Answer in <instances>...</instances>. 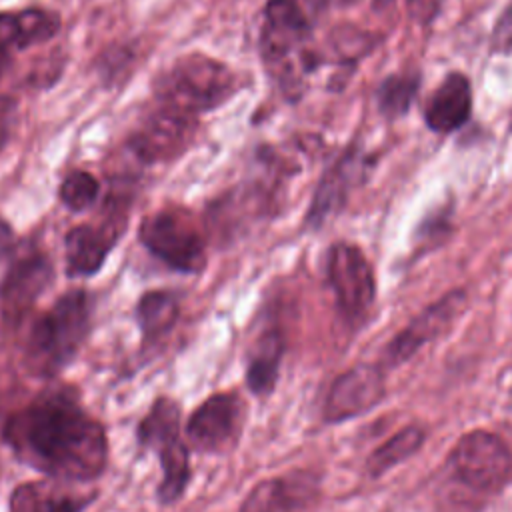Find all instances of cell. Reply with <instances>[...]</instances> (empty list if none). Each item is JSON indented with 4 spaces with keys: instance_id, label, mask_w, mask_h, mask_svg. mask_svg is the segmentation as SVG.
<instances>
[{
    "instance_id": "obj_28",
    "label": "cell",
    "mask_w": 512,
    "mask_h": 512,
    "mask_svg": "<svg viewBox=\"0 0 512 512\" xmlns=\"http://www.w3.org/2000/svg\"><path fill=\"white\" fill-rule=\"evenodd\" d=\"M18 122V100L10 94H0V152L10 142Z\"/></svg>"
},
{
    "instance_id": "obj_15",
    "label": "cell",
    "mask_w": 512,
    "mask_h": 512,
    "mask_svg": "<svg viewBox=\"0 0 512 512\" xmlns=\"http://www.w3.org/2000/svg\"><path fill=\"white\" fill-rule=\"evenodd\" d=\"M56 276L50 256L32 248L12 260L0 284V312L6 324H20Z\"/></svg>"
},
{
    "instance_id": "obj_2",
    "label": "cell",
    "mask_w": 512,
    "mask_h": 512,
    "mask_svg": "<svg viewBox=\"0 0 512 512\" xmlns=\"http://www.w3.org/2000/svg\"><path fill=\"white\" fill-rule=\"evenodd\" d=\"M312 40V14L300 0H266L258 54L268 78L288 102L304 96L308 76L324 64Z\"/></svg>"
},
{
    "instance_id": "obj_21",
    "label": "cell",
    "mask_w": 512,
    "mask_h": 512,
    "mask_svg": "<svg viewBox=\"0 0 512 512\" xmlns=\"http://www.w3.org/2000/svg\"><path fill=\"white\" fill-rule=\"evenodd\" d=\"M98 500V490L76 494L56 488L54 480H32L14 486L8 512H84Z\"/></svg>"
},
{
    "instance_id": "obj_23",
    "label": "cell",
    "mask_w": 512,
    "mask_h": 512,
    "mask_svg": "<svg viewBox=\"0 0 512 512\" xmlns=\"http://www.w3.org/2000/svg\"><path fill=\"white\" fill-rule=\"evenodd\" d=\"M422 88L420 70H396L386 74L374 90L376 110L382 120L396 122L410 114Z\"/></svg>"
},
{
    "instance_id": "obj_12",
    "label": "cell",
    "mask_w": 512,
    "mask_h": 512,
    "mask_svg": "<svg viewBox=\"0 0 512 512\" xmlns=\"http://www.w3.org/2000/svg\"><path fill=\"white\" fill-rule=\"evenodd\" d=\"M470 296L468 290L456 286L414 314L382 348L376 362L390 374L408 364L424 346L444 338L464 316Z\"/></svg>"
},
{
    "instance_id": "obj_25",
    "label": "cell",
    "mask_w": 512,
    "mask_h": 512,
    "mask_svg": "<svg viewBox=\"0 0 512 512\" xmlns=\"http://www.w3.org/2000/svg\"><path fill=\"white\" fill-rule=\"evenodd\" d=\"M100 192V180L92 172L76 168L62 178L58 186V200L66 210L80 214L96 204Z\"/></svg>"
},
{
    "instance_id": "obj_1",
    "label": "cell",
    "mask_w": 512,
    "mask_h": 512,
    "mask_svg": "<svg viewBox=\"0 0 512 512\" xmlns=\"http://www.w3.org/2000/svg\"><path fill=\"white\" fill-rule=\"evenodd\" d=\"M0 438L30 470L60 484H88L110 464L106 426L70 384H52L2 422Z\"/></svg>"
},
{
    "instance_id": "obj_20",
    "label": "cell",
    "mask_w": 512,
    "mask_h": 512,
    "mask_svg": "<svg viewBox=\"0 0 512 512\" xmlns=\"http://www.w3.org/2000/svg\"><path fill=\"white\" fill-rule=\"evenodd\" d=\"M182 316V300L178 292L168 288H152L140 294L134 304V320L140 334V352L158 346L176 328Z\"/></svg>"
},
{
    "instance_id": "obj_31",
    "label": "cell",
    "mask_w": 512,
    "mask_h": 512,
    "mask_svg": "<svg viewBox=\"0 0 512 512\" xmlns=\"http://www.w3.org/2000/svg\"><path fill=\"white\" fill-rule=\"evenodd\" d=\"M396 0H370V6L374 8V10H384V8H388V6H392Z\"/></svg>"
},
{
    "instance_id": "obj_24",
    "label": "cell",
    "mask_w": 512,
    "mask_h": 512,
    "mask_svg": "<svg viewBox=\"0 0 512 512\" xmlns=\"http://www.w3.org/2000/svg\"><path fill=\"white\" fill-rule=\"evenodd\" d=\"M136 60L138 52L132 44L114 42L96 54L92 70L106 90H114L130 80L136 70Z\"/></svg>"
},
{
    "instance_id": "obj_5",
    "label": "cell",
    "mask_w": 512,
    "mask_h": 512,
    "mask_svg": "<svg viewBox=\"0 0 512 512\" xmlns=\"http://www.w3.org/2000/svg\"><path fill=\"white\" fill-rule=\"evenodd\" d=\"M182 420V404L174 396L160 394L134 428L136 446L158 458L160 482L154 494L164 508L178 504L192 484V450L184 438Z\"/></svg>"
},
{
    "instance_id": "obj_30",
    "label": "cell",
    "mask_w": 512,
    "mask_h": 512,
    "mask_svg": "<svg viewBox=\"0 0 512 512\" xmlns=\"http://www.w3.org/2000/svg\"><path fill=\"white\" fill-rule=\"evenodd\" d=\"M362 0H308L310 4V14H320V12H328V10H344V8H352Z\"/></svg>"
},
{
    "instance_id": "obj_10",
    "label": "cell",
    "mask_w": 512,
    "mask_h": 512,
    "mask_svg": "<svg viewBox=\"0 0 512 512\" xmlns=\"http://www.w3.org/2000/svg\"><path fill=\"white\" fill-rule=\"evenodd\" d=\"M378 160L380 154L368 152L362 140H350L318 178L302 226L310 232H318L336 218L348 206L352 192L368 182Z\"/></svg>"
},
{
    "instance_id": "obj_16",
    "label": "cell",
    "mask_w": 512,
    "mask_h": 512,
    "mask_svg": "<svg viewBox=\"0 0 512 512\" xmlns=\"http://www.w3.org/2000/svg\"><path fill=\"white\" fill-rule=\"evenodd\" d=\"M322 496V474L314 468H292L258 480L238 504V512H302Z\"/></svg>"
},
{
    "instance_id": "obj_27",
    "label": "cell",
    "mask_w": 512,
    "mask_h": 512,
    "mask_svg": "<svg viewBox=\"0 0 512 512\" xmlns=\"http://www.w3.org/2000/svg\"><path fill=\"white\" fill-rule=\"evenodd\" d=\"M490 54H512V0L502 8L490 32Z\"/></svg>"
},
{
    "instance_id": "obj_18",
    "label": "cell",
    "mask_w": 512,
    "mask_h": 512,
    "mask_svg": "<svg viewBox=\"0 0 512 512\" xmlns=\"http://www.w3.org/2000/svg\"><path fill=\"white\" fill-rule=\"evenodd\" d=\"M474 112L472 80L462 70H450L422 102L420 114L424 126L438 136H450L462 130Z\"/></svg>"
},
{
    "instance_id": "obj_19",
    "label": "cell",
    "mask_w": 512,
    "mask_h": 512,
    "mask_svg": "<svg viewBox=\"0 0 512 512\" xmlns=\"http://www.w3.org/2000/svg\"><path fill=\"white\" fill-rule=\"evenodd\" d=\"M286 348V334L278 326L264 328L250 344L244 364V386L254 398L264 400L274 394Z\"/></svg>"
},
{
    "instance_id": "obj_26",
    "label": "cell",
    "mask_w": 512,
    "mask_h": 512,
    "mask_svg": "<svg viewBox=\"0 0 512 512\" xmlns=\"http://www.w3.org/2000/svg\"><path fill=\"white\" fill-rule=\"evenodd\" d=\"M452 202L444 204L440 208H434L432 214H426L420 222V226L416 228V238H418V246L420 248H428L434 246L436 242H442L448 238L450 230H452Z\"/></svg>"
},
{
    "instance_id": "obj_4",
    "label": "cell",
    "mask_w": 512,
    "mask_h": 512,
    "mask_svg": "<svg viewBox=\"0 0 512 512\" xmlns=\"http://www.w3.org/2000/svg\"><path fill=\"white\" fill-rule=\"evenodd\" d=\"M244 84V78L224 60L188 52L156 74L152 102L200 118L228 104L244 90Z\"/></svg>"
},
{
    "instance_id": "obj_14",
    "label": "cell",
    "mask_w": 512,
    "mask_h": 512,
    "mask_svg": "<svg viewBox=\"0 0 512 512\" xmlns=\"http://www.w3.org/2000/svg\"><path fill=\"white\" fill-rule=\"evenodd\" d=\"M388 394V372L374 362H358L336 374L322 400L320 416L328 426L366 416Z\"/></svg>"
},
{
    "instance_id": "obj_8",
    "label": "cell",
    "mask_w": 512,
    "mask_h": 512,
    "mask_svg": "<svg viewBox=\"0 0 512 512\" xmlns=\"http://www.w3.org/2000/svg\"><path fill=\"white\" fill-rule=\"evenodd\" d=\"M444 464L450 480L478 496H496L512 484V444L490 428L462 432Z\"/></svg>"
},
{
    "instance_id": "obj_3",
    "label": "cell",
    "mask_w": 512,
    "mask_h": 512,
    "mask_svg": "<svg viewBox=\"0 0 512 512\" xmlns=\"http://www.w3.org/2000/svg\"><path fill=\"white\" fill-rule=\"evenodd\" d=\"M94 322V296L86 288L60 294L28 328L24 368L40 380L58 378L80 354Z\"/></svg>"
},
{
    "instance_id": "obj_9",
    "label": "cell",
    "mask_w": 512,
    "mask_h": 512,
    "mask_svg": "<svg viewBox=\"0 0 512 512\" xmlns=\"http://www.w3.org/2000/svg\"><path fill=\"white\" fill-rule=\"evenodd\" d=\"M132 206V194L114 186L106 196L98 222L72 226L64 236V272L70 280L92 278L106 264L108 256L124 236Z\"/></svg>"
},
{
    "instance_id": "obj_11",
    "label": "cell",
    "mask_w": 512,
    "mask_h": 512,
    "mask_svg": "<svg viewBox=\"0 0 512 512\" xmlns=\"http://www.w3.org/2000/svg\"><path fill=\"white\" fill-rule=\"evenodd\" d=\"M248 422V402L238 390L208 394L186 418L184 438L192 452L224 456L238 448Z\"/></svg>"
},
{
    "instance_id": "obj_7",
    "label": "cell",
    "mask_w": 512,
    "mask_h": 512,
    "mask_svg": "<svg viewBox=\"0 0 512 512\" xmlns=\"http://www.w3.org/2000/svg\"><path fill=\"white\" fill-rule=\"evenodd\" d=\"M324 278L340 322L350 332L362 330L378 300L376 270L362 246L334 240L324 254Z\"/></svg>"
},
{
    "instance_id": "obj_6",
    "label": "cell",
    "mask_w": 512,
    "mask_h": 512,
    "mask_svg": "<svg viewBox=\"0 0 512 512\" xmlns=\"http://www.w3.org/2000/svg\"><path fill=\"white\" fill-rule=\"evenodd\" d=\"M144 250L178 274H200L208 264V240L192 210L166 204L146 214L138 226Z\"/></svg>"
},
{
    "instance_id": "obj_17",
    "label": "cell",
    "mask_w": 512,
    "mask_h": 512,
    "mask_svg": "<svg viewBox=\"0 0 512 512\" xmlns=\"http://www.w3.org/2000/svg\"><path fill=\"white\" fill-rule=\"evenodd\" d=\"M62 28L56 10L26 6L20 10H0V82L12 68L16 54L52 40Z\"/></svg>"
},
{
    "instance_id": "obj_29",
    "label": "cell",
    "mask_w": 512,
    "mask_h": 512,
    "mask_svg": "<svg viewBox=\"0 0 512 512\" xmlns=\"http://www.w3.org/2000/svg\"><path fill=\"white\" fill-rule=\"evenodd\" d=\"M16 250V232L8 220L0 216V260L8 258Z\"/></svg>"
},
{
    "instance_id": "obj_22",
    "label": "cell",
    "mask_w": 512,
    "mask_h": 512,
    "mask_svg": "<svg viewBox=\"0 0 512 512\" xmlns=\"http://www.w3.org/2000/svg\"><path fill=\"white\" fill-rule=\"evenodd\" d=\"M428 440V428L422 422H408L380 442L364 460V470L370 480H380L412 456H416Z\"/></svg>"
},
{
    "instance_id": "obj_13",
    "label": "cell",
    "mask_w": 512,
    "mask_h": 512,
    "mask_svg": "<svg viewBox=\"0 0 512 512\" xmlns=\"http://www.w3.org/2000/svg\"><path fill=\"white\" fill-rule=\"evenodd\" d=\"M198 132L200 118L152 102L128 132L126 148L140 164H168L194 146Z\"/></svg>"
}]
</instances>
